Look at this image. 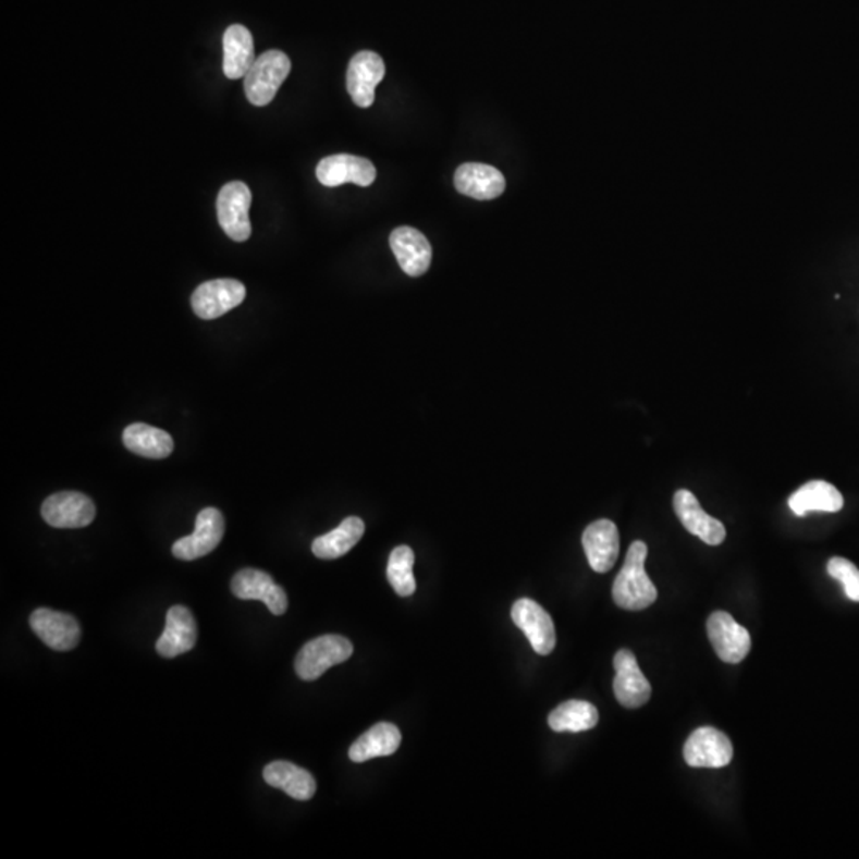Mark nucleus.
Masks as SVG:
<instances>
[{
	"instance_id": "1",
	"label": "nucleus",
	"mask_w": 859,
	"mask_h": 859,
	"mask_svg": "<svg viewBox=\"0 0 859 859\" xmlns=\"http://www.w3.org/2000/svg\"><path fill=\"white\" fill-rule=\"evenodd\" d=\"M647 557V544L643 541H634L619 575L614 579L613 600L619 609L640 612L653 605L658 599V589L645 570Z\"/></svg>"
},
{
	"instance_id": "2",
	"label": "nucleus",
	"mask_w": 859,
	"mask_h": 859,
	"mask_svg": "<svg viewBox=\"0 0 859 859\" xmlns=\"http://www.w3.org/2000/svg\"><path fill=\"white\" fill-rule=\"evenodd\" d=\"M354 654V647L343 635H323L307 641L296 655L295 671L305 682L320 678L328 668L343 664Z\"/></svg>"
},
{
	"instance_id": "3",
	"label": "nucleus",
	"mask_w": 859,
	"mask_h": 859,
	"mask_svg": "<svg viewBox=\"0 0 859 859\" xmlns=\"http://www.w3.org/2000/svg\"><path fill=\"white\" fill-rule=\"evenodd\" d=\"M290 71L292 62L284 51L269 50L261 54L255 60L244 82L248 101L257 107L268 106L278 95Z\"/></svg>"
},
{
	"instance_id": "4",
	"label": "nucleus",
	"mask_w": 859,
	"mask_h": 859,
	"mask_svg": "<svg viewBox=\"0 0 859 859\" xmlns=\"http://www.w3.org/2000/svg\"><path fill=\"white\" fill-rule=\"evenodd\" d=\"M250 205L251 192L243 182H230L220 189L217 198L219 223L226 236L236 243H244L250 237L251 225L248 219Z\"/></svg>"
},
{
	"instance_id": "5",
	"label": "nucleus",
	"mask_w": 859,
	"mask_h": 859,
	"mask_svg": "<svg viewBox=\"0 0 859 859\" xmlns=\"http://www.w3.org/2000/svg\"><path fill=\"white\" fill-rule=\"evenodd\" d=\"M246 299V286L236 279H216L195 290L192 307L199 319L213 320L225 316Z\"/></svg>"
},
{
	"instance_id": "6",
	"label": "nucleus",
	"mask_w": 859,
	"mask_h": 859,
	"mask_svg": "<svg viewBox=\"0 0 859 859\" xmlns=\"http://www.w3.org/2000/svg\"><path fill=\"white\" fill-rule=\"evenodd\" d=\"M41 517L57 529H82L95 520L96 506L81 492H58L45 500Z\"/></svg>"
},
{
	"instance_id": "7",
	"label": "nucleus",
	"mask_w": 859,
	"mask_h": 859,
	"mask_svg": "<svg viewBox=\"0 0 859 859\" xmlns=\"http://www.w3.org/2000/svg\"><path fill=\"white\" fill-rule=\"evenodd\" d=\"M225 535V519L217 508H205L196 517L195 532L175 541L172 554L181 561H196L212 553Z\"/></svg>"
},
{
	"instance_id": "8",
	"label": "nucleus",
	"mask_w": 859,
	"mask_h": 859,
	"mask_svg": "<svg viewBox=\"0 0 859 859\" xmlns=\"http://www.w3.org/2000/svg\"><path fill=\"white\" fill-rule=\"evenodd\" d=\"M683 757L691 768H726L734 757L729 737L715 727H699L689 736Z\"/></svg>"
},
{
	"instance_id": "9",
	"label": "nucleus",
	"mask_w": 859,
	"mask_h": 859,
	"mask_svg": "<svg viewBox=\"0 0 859 859\" xmlns=\"http://www.w3.org/2000/svg\"><path fill=\"white\" fill-rule=\"evenodd\" d=\"M707 633L717 658L727 664H738L751 650L750 633L729 613L715 612L707 621Z\"/></svg>"
},
{
	"instance_id": "10",
	"label": "nucleus",
	"mask_w": 859,
	"mask_h": 859,
	"mask_svg": "<svg viewBox=\"0 0 859 859\" xmlns=\"http://www.w3.org/2000/svg\"><path fill=\"white\" fill-rule=\"evenodd\" d=\"M30 629L54 651H71L81 643L82 629L71 614L37 609L29 617Z\"/></svg>"
},
{
	"instance_id": "11",
	"label": "nucleus",
	"mask_w": 859,
	"mask_h": 859,
	"mask_svg": "<svg viewBox=\"0 0 859 859\" xmlns=\"http://www.w3.org/2000/svg\"><path fill=\"white\" fill-rule=\"evenodd\" d=\"M512 617L514 624L526 634L535 653L548 655L555 648V627L550 613L538 605L532 599L517 600L513 605Z\"/></svg>"
},
{
	"instance_id": "12",
	"label": "nucleus",
	"mask_w": 859,
	"mask_h": 859,
	"mask_svg": "<svg viewBox=\"0 0 859 859\" xmlns=\"http://www.w3.org/2000/svg\"><path fill=\"white\" fill-rule=\"evenodd\" d=\"M613 689L617 702L626 709H638L651 699V685L638 667L633 651L619 650L614 655Z\"/></svg>"
},
{
	"instance_id": "13",
	"label": "nucleus",
	"mask_w": 859,
	"mask_h": 859,
	"mask_svg": "<svg viewBox=\"0 0 859 859\" xmlns=\"http://www.w3.org/2000/svg\"><path fill=\"white\" fill-rule=\"evenodd\" d=\"M385 75V64L375 51H360L348 62L347 91L352 101L361 109L375 103L376 86Z\"/></svg>"
},
{
	"instance_id": "14",
	"label": "nucleus",
	"mask_w": 859,
	"mask_h": 859,
	"mask_svg": "<svg viewBox=\"0 0 859 859\" xmlns=\"http://www.w3.org/2000/svg\"><path fill=\"white\" fill-rule=\"evenodd\" d=\"M231 591L241 600H261L275 616H281L289 609V597L284 589L275 585L271 575L257 568L237 572L231 581Z\"/></svg>"
},
{
	"instance_id": "15",
	"label": "nucleus",
	"mask_w": 859,
	"mask_h": 859,
	"mask_svg": "<svg viewBox=\"0 0 859 859\" xmlns=\"http://www.w3.org/2000/svg\"><path fill=\"white\" fill-rule=\"evenodd\" d=\"M316 174L320 184L333 188V186L344 184L372 185L378 172H376L375 164L367 158L341 154L320 160V163L317 164Z\"/></svg>"
},
{
	"instance_id": "16",
	"label": "nucleus",
	"mask_w": 859,
	"mask_h": 859,
	"mask_svg": "<svg viewBox=\"0 0 859 859\" xmlns=\"http://www.w3.org/2000/svg\"><path fill=\"white\" fill-rule=\"evenodd\" d=\"M674 510L689 533L699 537L703 543L717 547L726 540V527L723 523L703 512L695 493L679 489L674 496Z\"/></svg>"
},
{
	"instance_id": "17",
	"label": "nucleus",
	"mask_w": 859,
	"mask_h": 859,
	"mask_svg": "<svg viewBox=\"0 0 859 859\" xmlns=\"http://www.w3.org/2000/svg\"><path fill=\"white\" fill-rule=\"evenodd\" d=\"M389 243L400 268L409 278H420L429 271L433 251L429 240L419 230L413 226L395 228L390 234Z\"/></svg>"
},
{
	"instance_id": "18",
	"label": "nucleus",
	"mask_w": 859,
	"mask_h": 859,
	"mask_svg": "<svg viewBox=\"0 0 859 859\" xmlns=\"http://www.w3.org/2000/svg\"><path fill=\"white\" fill-rule=\"evenodd\" d=\"M454 185L458 193L478 201H492L503 195L506 181L499 169L482 163H465L455 171Z\"/></svg>"
},
{
	"instance_id": "19",
	"label": "nucleus",
	"mask_w": 859,
	"mask_h": 859,
	"mask_svg": "<svg viewBox=\"0 0 859 859\" xmlns=\"http://www.w3.org/2000/svg\"><path fill=\"white\" fill-rule=\"evenodd\" d=\"M198 641L195 617L186 606L175 605L165 614L164 633L158 638L157 651L163 658H177L188 653Z\"/></svg>"
},
{
	"instance_id": "20",
	"label": "nucleus",
	"mask_w": 859,
	"mask_h": 859,
	"mask_svg": "<svg viewBox=\"0 0 859 859\" xmlns=\"http://www.w3.org/2000/svg\"><path fill=\"white\" fill-rule=\"evenodd\" d=\"M582 548L593 572L612 570L619 557V532L610 519L592 523L582 533Z\"/></svg>"
},
{
	"instance_id": "21",
	"label": "nucleus",
	"mask_w": 859,
	"mask_h": 859,
	"mask_svg": "<svg viewBox=\"0 0 859 859\" xmlns=\"http://www.w3.org/2000/svg\"><path fill=\"white\" fill-rule=\"evenodd\" d=\"M255 60L254 37L243 24H233L223 36V72L231 81L246 77Z\"/></svg>"
},
{
	"instance_id": "22",
	"label": "nucleus",
	"mask_w": 859,
	"mask_h": 859,
	"mask_svg": "<svg viewBox=\"0 0 859 859\" xmlns=\"http://www.w3.org/2000/svg\"><path fill=\"white\" fill-rule=\"evenodd\" d=\"M265 782L272 788L282 789L290 798L309 800L317 791L316 778L310 772L289 761H274L263 771Z\"/></svg>"
},
{
	"instance_id": "23",
	"label": "nucleus",
	"mask_w": 859,
	"mask_h": 859,
	"mask_svg": "<svg viewBox=\"0 0 859 859\" xmlns=\"http://www.w3.org/2000/svg\"><path fill=\"white\" fill-rule=\"evenodd\" d=\"M402 744V734L395 724L378 723L357 738L348 750L352 761L367 762L369 759L390 757Z\"/></svg>"
},
{
	"instance_id": "24",
	"label": "nucleus",
	"mask_w": 859,
	"mask_h": 859,
	"mask_svg": "<svg viewBox=\"0 0 859 859\" xmlns=\"http://www.w3.org/2000/svg\"><path fill=\"white\" fill-rule=\"evenodd\" d=\"M788 505L798 516L810 512L839 513L844 508V496L830 482L810 481L789 496Z\"/></svg>"
},
{
	"instance_id": "25",
	"label": "nucleus",
	"mask_w": 859,
	"mask_h": 859,
	"mask_svg": "<svg viewBox=\"0 0 859 859\" xmlns=\"http://www.w3.org/2000/svg\"><path fill=\"white\" fill-rule=\"evenodd\" d=\"M123 443L127 450L145 458H165L174 451V440L171 434L147 424H133L126 427Z\"/></svg>"
},
{
	"instance_id": "26",
	"label": "nucleus",
	"mask_w": 859,
	"mask_h": 859,
	"mask_svg": "<svg viewBox=\"0 0 859 859\" xmlns=\"http://www.w3.org/2000/svg\"><path fill=\"white\" fill-rule=\"evenodd\" d=\"M364 533V520L360 517H347L340 527L314 540L312 553L316 554V557L326 559V561L343 557L361 540Z\"/></svg>"
},
{
	"instance_id": "27",
	"label": "nucleus",
	"mask_w": 859,
	"mask_h": 859,
	"mask_svg": "<svg viewBox=\"0 0 859 859\" xmlns=\"http://www.w3.org/2000/svg\"><path fill=\"white\" fill-rule=\"evenodd\" d=\"M599 723V712L586 700H567L551 712L548 724L555 733H582Z\"/></svg>"
},
{
	"instance_id": "28",
	"label": "nucleus",
	"mask_w": 859,
	"mask_h": 859,
	"mask_svg": "<svg viewBox=\"0 0 859 859\" xmlns=\"http://www.w3.org/2000/svg\"><path fill=\"white\" fill-rule=\"evenodd\" d=\"M414 553L409 547H398L389 557L388 579L390 586L402 597H409L416 592V578L413 575Z\"/></svg>"
},
{
	"instance_id": "29",
	"label": "nucleus",
	"mask_w": 859,
	"mask_h": 859,
	"mask_svg": "<svg viewBox=\"0 0 859 859\" xmlns=\"http://www.w3.org/2000/svg\"><path fill=\"white\" fill-rule=\"evenodd\" d=\"M827 573L831 578L844 585L848 599L859 602V570L854 562L844 557H833L827 562Z\"/></svg>"
}]
</instances>
